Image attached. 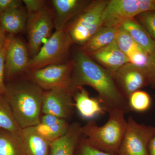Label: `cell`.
Masks as SVG:
<instances>
[{"instance_id":"obj_12","label":"cell","mask_w":155,"mask_h":155,"mask_svg":"<svg viewBox=\"0 0 155 155\" xmlns=\"http://www.w3.org/2000/svg\"><path fill=\"white\" fill-rule=\"evenodd\" d=\"M140 14L137 0L108 1L102 16V26L119 28Z\"/></svg>"},{"instance_id":"obj_29","label":"cell","mask_w":155,"mask_h":155,"mask_svg":"<svg viewBox=\"0 0 155 155\" xmlns=\"http://www.w3.org/2000/svg\"><path fill=\"white\" fill-rule=\"evenodd\" d=\"M149 84L155 90V49L149 54L148 61L145 68Z\"/></svg>"},{"instance_id":"obj_31","label":"cell","mask_w":155,"mask_h":155,"mask_svg":"<svg viewBox=\"0 0 155 155\" xmlns=\"http://www.w3.org/2000/svg\"><path fill=\"white\" fill-rule=\"evenodd\" d=\"M5 44L0 51V94H5L6 85L4 83L5 75Z\"/></svg>"},{"instance_id":"obj_23","label":"cell","mask_w":155,"mask_h":155,"mask_svg":"<svg viewBox=\"0 0 155 155\" xmlns=\"http://www.w3.org/2000/svg\"><path fill=\"white\" fill-rule=\"evenodd\" d=\"M69 125L67 121L60 124L51 125L40 123L35 127L41 135L51 143L63 136L67 132Z\"/></svg>"},{"instance_id":"obj_17","label":"cell","mask_w":155,"mask_h":155,"mask_svg":"<svg viewBox=\"0 0 155 155\" xmlns=\"http://www.w3.org/2000/svg\"><path fill=\"white\" fill-rule=\"evenodd\" d=\"M20 137L26 155H49L51 142L41 135L35 126L22 128Z\"/></svg>"},{"instance_id":"obj_34","label":"cell","mask_w":155,"mask_h":155,"mask_svg":"<svg viewBox=\"0 0 155 155\" xmlns=\"http://www.w3.org/2000/svg\"><path fill=\"white\" fill-rule=\"evenodd\" d=\"M67 120L59 118L58 116H54L50 114H44L41 116L40 123L45 125H51V124H60L66 122Z\"/></svg>"},{"instance_id":"obj_18","label":"cell","mask_w":155,"mask_h":155,"mask_svg":"<svg viewBox=\"0 0 155 155\" xmlns=\"http://www.w3.org/2000/svg\"><path fill=\"white\" fill-rule=\"evenodd\" d=\"M28 18V13L23 6L1 13L0 25L5 32L14 35L26 28Z\"/></svg>"},{"instance_id":"obj_24","label":"cell","mask_w":155,"mask_h":155,"mask_svg":"<svg viewBox=\"0 0 155 155\" xmlns=\"http://www.w3.org/2000/svg\"><path fill=\"white\" fill-rule=\"evenodd\" d=\"M115 41L119 49L127 58L135 52L144 50L134 41L122 26L119 27Z\"/></svg>"},{"instance_id":"obj_14","label":"cell","mask_w":155,"mask_h":155,"mask_svg":"<svg viewBox=\"0 0 155 155\" xmlns=\"http://www.w3.org/2000/svg\"><path fill=\"white\" fill-rule=\"evenodd\" d=\"M90 55L112 74L125 64L130 63L127 56L117 46L115 40Z\"/></svg>"},{"instance_id":"obj_8","label":"cell","mask_w":155,"mask_h":155,"mask_svg":"<svg viewBox=\"0 0 155 155\" xmlns=\"http://www.w3.org/2000/svg\"><path fill=\"white\" fill-rule=\"evenodd\" d=\"M54 27L53 16L46 8L28 15L26 29L29 54L33 57L37 54L45 40H47L53 34Z\"/></svg>"},{"instance_id":"obj_11","label":"cell","mask_w":155,"mask_h":155,"mask_svg":"<svg viewBox=\"0 0 155 155\" xmlns=\"http://www.w3.org/2000/svg\"><path fill=\"white\" fill-rule=\"evenodd\" d=\"M114 80L127 100L134 92L149 84L145 69L128 63L112 74Z\"/></svg>"},{"instance_id":"obj_5","label":"cell","mask_w":155,"mask_h":155,"mask_svg":"<svg viewBox=\"0 0 155 155\" xmlns=\"http://www.w3.org/2000/svg\"><path fill=\"white\" fill-rule=\"evenodd\" d=\"M108 1L91 2L65 28L73 43L83 45L102 26V16Z\"/></svg>"},{"instance_id":"obj_35","label":"cell","mask_w":155,"mask_h":155,"mask_svg":"<svg viewBox=\"0 0 155 155\" xmlns=\"http://www.w3.org/2000/svg\"><path fill=\"white\" fill-rule=\"evenodd\" d=\"M6 38V32L3 30L0 25V51L5 46Z\"/></svg>"},{"instance_id":"obj_21","label":"cell","mask_w":155,"mask_h":155,"mask_svg":"<svg viewBox=\"0 0 155 155\" xmlns=\"http://www.w3.org/2000/svg\"><path fill=\"white\" fill-rule=\"evenodd\" d=\"M0 128L20 137L22 128L14 117L5 95L2 94H0Z\"/></svg>"},{"instance_id":"obj_38","label":"cell","mask_w":155,"mask_h":155,"mask_svg":"<svg viewBox=\"0 0 155 155\" xmlns=\"http://www.w3.org/2000/svg\"></svg>"},{"instance_id":"obj_20","label":"cell","mask_w":155,"mask_h":155,"mask_svg":"<svg viewBox=\"0 0 155 155\" xmlns=\"http://www.w3.org/2000/svg\"><path fill=\"white\" fill-rule=\"evenodd\" d=\"M122 26L148 54L155 50V41L138 22L131 19L124 22Z\"/></svg>"},{"instance_id":"obj_32","label":"cell","mask_w":155,"mask_h":155,"mask_svg":"<svg viewBox=\"0 0 155 155\" xmlns=\"http://www.w3.org/2000/svg\"><path fill=\"white\" fill-rule=\"evenodd\" d=\"M20 0H0V13L23 7Z\"/></svg>"},{"instance_id":"obj_16","label":"cell","mask_w":155,"mask_h":155,"mask_svg":"<svg viewBox=\"0 0 155 155\" xmlns=\"http://www.w3.org/2000/svg\"><path fill=\"white\" fill-rule=\"evenodd\" d=\"M73 100L75 108L84 119H94L106 112L99 99L91 97L83 87L75 89Z\"/></svg>"},{"instance_id":"obj_25","label":"cell","mask_w":155,"mask_h":155,"mask_svg":"<svg viewBox=\"0 0 155 155\" xmlns=\"http://www.w3.org/2000/svg\"><path fill=\"white\" fill-rule=\"evenodd\" d=\"M130 111L143 113L148 110L151 107V98L146 91L138 90L134 92L127 99Z\"/></svg>"},{"instance_id":"obj_1","label":"cell","mask_w":155,"mask_h":155,"mask_svg":"<svg viewBox=\"0 0 155 155\" xmlns=\"http://www.w3.org/2000/svg\"><path fill=\"white\" fill-rule=\"evenodd\" d=\"M72 86L91 87L98 94L99 100L108 113L115 110L130 112L127 100L119 90L113 75L79 49L72 61Z\"/></svg>"},{"instance_id":"obj_3","label":"cell","mask_w":155,"mask_h":155,"mask_svg":"<svg viewBox=\"0 0 155 155\" xmlns=\"http://www.w3.org/2000/svg\"><path fill=\"white\" fill-rule=\"evenodd\" d=\"M108 114L109 118L104 125L99 126L95 121L91 120L81 126V136L87 144L96 149L117 155L126 130V114L118 110Z\"/></svg>"},{"instance_id":"obj_7","label":"cell","mask_w":155,"mask_h":155,"mask_svg":"<svg viewBox=\"0 0 155 155\" xmlns=\"http://www.w3.org/2000/svg\"><path fill=\"white\" fill-rule=\"evenodd\" d=\"M72 62L69 61L31 71L28 79L44 91L60 88L75 89L72 86Z\"/></svg>"},{"instance_id":"obj_26","label":"cell","mask_w":155,"mask_h":155,"mask_svg":"<svg viewBox=\"0 0 155 155\" xmlns=\"http://www.w3.org/2000/svg\"><path fill=\"white\" fill-rule=\"evenodd\" d=\"M136 17L138 19V23L155 41V11L144 12Z\"/></svg>"},{"instance_id":"obj_28","label":"cell","mask_w":155,"mask_h":155,"mask_svg":"<svg viewBox=\"0 0 155 155\" xmlns=\"http://www.w3.org/2000/svg\"><path fill=\"white\" fill-rule=\"evenodd\" d=\"M76 150L77 155H113L98 150L90 146L85 142L81 136Z\"/></svg>"},{"instance_id":"obj_6","label":"cell","mask_w":155,"mask_h":155,"mask_svg":"<svg viewBox=\"0 0 155 155\" xmlns=\"http://www.w3.org/2000/svg\"><path fill=\"white\" fill-rule=\"evenodd\" d=\"M155 135V126L140 124L130 116L117 155H150L149 146Z\"/></svg>"},{"instance_id":"obj_36","label":"cell","mask_w":155,"mask_h":155,"mask_svg":"<svg viewBox=\"0 0 155 155\" xmlns=\"http://www.w3.org/2000/svg\"><path fill=\"white\" fill-rule=\"evenodd\" d=\"M149 151L150 155H155V135L150 142Z\"/></svg>"},{"instance_id":"obj_15","label":"cell","mask_w":155,"mask_h":155,"mask_svg":"<svg viewBox=\"0 0 155 155\" xmlns=\"http://www.w3.org/2000/svg\"><path fill=\"white\" fill-rule=\"evenodd\" d=\"M81 125L73 122L63 136L51 143L49 155H75L81 137Z\"/></svg>"},{"instance_id":"obj_19","label":"cell","mask_w":155,"mask_h":155,"mask_svg":"<svg viewBox=\"0 0 155 155\" xmlns=\"http://www.w3.org/2000/svg\"><path fill=\"white\" fill-rule=\"evenodd\" d=\"M119 28L101 26L80 49L88 55L105 47L116 39Z\"/></svg>"},{"instance_id":"obj_22","label":"cell","mask_w":155,"mask_h":155,"mask_svg":"<svg viewBox=\"0 0 155 155\" xmlns=\"http://www.w3.org/2000/svg\"><path fill=\"white\" fill-rule=\"evenodd\" d=\"M0 155H26L20 137L1 128Z\"/></svg>"},{"instance_id":"obj_37","label":"cell","mask_w":155,"mask_h":155,"mask_svg":"<svg viewBox=\"0 0 155 155\" xmlns=\"http://www.w3.org/2000/svg\"><path fill=\"white\" fill-rule=\"evenodd\" d=\"M0 14H1V13H0Z\"/></svg>"},{"instance_id":"obj_4","label":"cell","mask_w":155,"mask_h":155,"mask_svg":"<svg viewBox=\"0 0 155 155\" xmlns=\"http://www.w3.org/2000/svg\"><path fill=\"white\" fill-rule=\"evenodd\" d=\"M72 42L65 29L56 30L45 43L37 54L30 59V71L50 65L63 64L69 56Z\"/></svg>"},{"instance_id":"obj_33","label":"cell","mask_w":155,"mask_h":155,"mask_svg":"<svg viewBox=\"0 0 155 155\" xmlns=\"http://www.w3.org/2000/svg\"><path fill=\"white\" fill-rule=\"evenodd\" d=\"M140 14L155 11V0H137Z\"/></svg>"},{"instance_id":"obj_10","label":"cell","mask_w":155,"mask_h":155,"mask_svg":"<svg viewBox=\"0 0 155 155\" xmlns=\"http://www.w3.org/2000/svg\"><path fill=\"white\" fill-rule=\"evenodd\" d=\"M75 89L60 88L44 91L42 113L67 120L73 115L75 106L73 100Z\"/></svg>"},{"instance_id":"obj_13","label":"cell","mask_w":155,"mask_h":155,"mask_svg":"<svg viewBox=\"0 0 155 155\" xmlns=\"http://www.w3.org/2000/svg\"><path fill=\"white\" fill-rule=\"evenodd\" d=\"M54 25L56 30L65 29L68 22L75 18L89 4L82 0H53Z\"/></svg>"},{"instance_id":"obj_27","label":"cell","mask_w":155,"mask_h":155,"mask_svg":"<svg viewBox=\"0 0 155 155\" xmlns=\"http://www.w3.org/2000/svg\"><path fill=\"white\" fill-rule=\"evenodd\" d=\"M149 54L144 51H137L128 57L129 62L140 68L145 69L148 61Z\"/></svg>"},{"instance_id":"obj_9","label":"cell","mask_w":155,"mask_h":155,"mask_svg":"<svg viewBox=\"0 0 155 155\" xmlns=\"http://www.w3.org/2000/svg\"><path fill=\"white\" fill-rule=\"evenodd\" d=\"M5 55V75L13 78L28 70L30 59L28 47L19 38L10 35L7 37Z\"/></svg>"},{"instance_id":"obj_30","label":"cell","mask_w":155,"mask_h":155,"mask_svg":"<svg viewBox=\"0 0 155 155\" xmlns=\"http://www.w3.org/2000/svg\"><path fill=\"white\" fill-rule=\"evenodd\" d=\"M22 2L28 15L35 14L46 8V1L44 0H23Z\"/></svg>"},{"instance_id":"obj_2","label":"cell","mask_w":155,"mask_h":155,"mask_svg":"<svg viewBox=\"0 0 155 155\" xmlns=\"http://www.w3.org/2000/svg\"><path fill=\"white\" fill-rule=\"evenodd\" d=\"M44 91L28 79L6 85L5 95L22 129L40 123Z\"/></svg>"}]
</instances>
